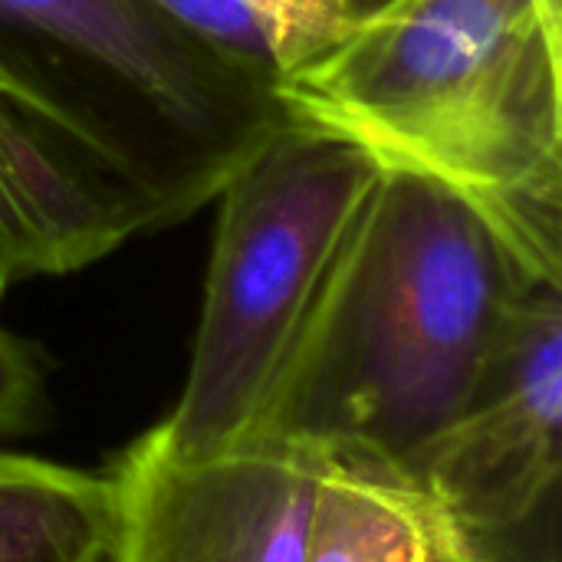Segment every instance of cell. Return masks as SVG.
<instances>
[{
	"mask_svg": "<svg viewBox=\"0 0 562 562\" xmlns=\"http://www.w3.org/2000/svg\"><path fill=\"white\" fill-rule=\"evenodd\" d=\"M263 26L280 76L310 63L352 26L346 0H240Z\"/></svg>",
	"mask_w": 562,
	"mask_h": 562,
	"instance_id": "9",
	"label": "cell"
},
{
	"mask_svg": "<svg viewBox=\"0 0 562 562\" xmlns=\"http://www.w3.org/2000/svg\"><path fill=\"white\" fill-rule=\"evenodd\" d=\"M562 286L537 283L471 405L408 464L468 562H562Z\"/></svg>",
	"mask_w": 562,
	"mask_h": 562,
	"instance_id": "5",
	"label": "cell"
},
{
	"mask_svg": "<svg viewBox=\"0 0 562 562\" xmlns=\"http://www.w3.org/2000/svg\"><path fill=\"white\" fill-rule=\"evenodd\" d=\"M283 122L148 0H0V296L181 224Z\"/></svg>",
	"mask_w": 562,
	"mask_h": 562,
	"instance_id": "1",
	"label": "cell"
},
{
	"mask_svg": "<svg viewBox=\"0 0 562 562\" xmlns=\"http://www.w3.org/2000/svg\"><path fill=\"white\" fill-rule=\"evenodd\" d=\"M537 283L461 198L382 168L244 435L405 474L471 405Z\"/></svg>",
	"mask_w": 562,
	"mask_h": 562,
	"instance_id": "2",
	"label": "cell"
},
{
	"mask_svg": "<svg viewBox=\"0 0 562 562\" xmlns=\"http://www.w3.org/2000/svg\"><path fill=\"white\" fill-rule=\"evenodd\" d=\"M43 398L40 352L0 329V435H16L36 422Z\"/></svg>",
	"mask_w": 562,
	"mask_h": 562,
	"instance_id": "10",
	"label": "cell"
},
{
	"mask_svg": "<svg viewBox=\"0 0 562 562\" xmlns=\"http://www.w3.org/2000/svg\"><path fill=\"white\" fill-rule=\"evenodd\" d=\"M112 524L109 474L0 454V562H105Z\"/></svg>",
	"mask_w": 562,
	"mask_h": 562,
	"instance_id": "8",
	"label": "cell"
},
{
	"mask_svg": "<svg viewBox=\"0 0 562 562\" xmlns=\"http://www.w3.org/2000/svg\"><path fill=\"white\" fill-rule=\"evenodd\" d=\"M562 0H389L290 69V122L461 198L562 286Z\"/></svg>",
	"mask_w": 562,
	"mask_h": 562,
	"instance_id": "3",
	"label": "cell"
},
{
	"mask_svg": "<svg viewBox=\"0 0 562 562\" xmlns=\"http://www.w3.org/2000/svg\"><path fill=\"white\" fill-rule=\"evenodd\" d=\"M468 560L458 530L408 474L366 461L329 458L303 562H454Z\"/></svg>",
	"mask_w": 562,
	"mask_h": 562,
	"instance_id": "7",
	"label": "cell"
},
{
	"mask_svg": "<svg viewBox=\"0 0 562 562\" xmlns=\"http://www.w3.org/2000/svg\"><path fill=\"white\" fill-rule=\"evenodd\" d=\"M454 562H468V560H454Z\"/></svg>",
	"mask_w": 562,
	"mask_h": 562,
	"instance_id": "12",
	"label": "cell"
},
{
	"mask_svg": "<svg viewBox=\"0 0 562 562\" xmlns=\"http://www.w3.org/2000/svg\"><path fill=\"white\" fill-rule=\"evenodd\" d=\"M382 3H389V0H346V10H349L352 20H359V16H366V13L379 10Z\"/></svg>",
	"mask_w": 562,
	"mask_h": 562,
	"instance_id": "11",
	"label": "cell"
},
{
	"mask_svg": "<svg viewBox=\"0 0 562 562\" xmlns=\"http://www.w3.org/2000/svg\"><path fill=\"white\" fill-rule=\"evenodd\" d=\"M329 454L263 435L184 458L138 435L105 471L115 524L105 562H303Z\"/></svg>",
	"mask_w": 562,
	"mask_h": 562,
	"instance_id": "6",
	"label": "cell"
},
{
	"mask_svg": "<svg viewBox=\"0 0 562 562\" xmlns=\"http://www.w3.org/2000/svg\"><path fill=\"white\" fill-rule=\"evenodd\" d=\"M379 175L352 142L283 122L224 184L184 389L155 425L168 451L211 454L250 428Z\"/></svg>",
	"mask_w": 562,
	"mask_h": 562,
	"instance_id": "4",
	"label": "cell"
}]
</instances>
